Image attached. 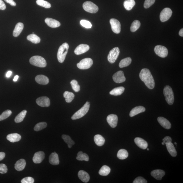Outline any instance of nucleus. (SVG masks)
Wrapping results in <instances>:
<instances>
[{"mask_svg": "<svg viewBox=\"0 0 183 183\" xmlns=\"http://www.w3.org/2000/svg\"><path fill=\"white\" fill-rule=\"evenodd\" d=\"M139 76L140 79L148 88L152 89L154 88V80L149 69L146 68L142 69L140 71Z\"/></svg>", "mask_w": 183, "mask_h": 183, "instance_id": "nucleus-1", "label": "nucleus"}, {"mask_svg": "<svg viewBox=\"0 0 183 183\" xmlns=\"http://www.w3.org/2000/svg\"><path fill=\"white\" fill-rule=\"evenodd\" d=\"M69 49V45L67 42L63 43L59 47L57 54L58 60L59 63L64 62Z\"/></svg>", "mask_w": 183, "mask_h": 183, "instance_id": "nucleus-2", "label": "nucleus"}, {"mask_svg": "<svg viewBox=\"0 0 183 183\" xmlns=\"http://www.w3.org/2000/svg\"><path fill=\"white\" fill-rule=\"evenodd\" d=\"M90 107V103L88 102H86L84 105L78 111L73 115L71 117L72 120H76L80 119L84 116L88 112Z\"/></svg>", "mask_w": 183, "mask_h": 183, "instance_id": "nucleus-3", "label": "nucleus"}, {"mask_svg": "<svg viewBox=\"0 0 183 183\" xmlns=\"http://www.w3.org/2000/svg\"><path fill=\"white\" fill-rule=\"evenodd\" d=\"M30 63L34 66L40 68H45L47 66V63L45 59L39 56H35L31 58Z\"/></svg>", "mask_w": 183, "mask_h": 183, "instance_id": "nucleus-4", "label": "nucleus"}, {"mask_svg": "<svg viewBox=\"0 0 183 183\" xmlns=\"http://www.w3.org/2000/svg\"><path fill=\"white\" fill-rule=\"evenodd\" d=\"M163 94L167 103L169 105H173L174 101V93L171 86H165L163 89Z\"/></svg>", "mask_w": 183, "mask_h": 183, "instance_id": "nucleus-5", "label": "nucleus"}, {"mask_svg": "<svg viewBox=\"0 0 183 183\" xmlns=\"http://www.w3.org/2000/svg\"><path fill=\"white\" fill-rule=\"evenodd\" d=\"M83 7L85 11L91 13H97L99 9L97 5L90 1L84 2L83 4Z\"/></svg>", "mask_w": 183, "mask_h": 183, "instance_id": "nucleus-6", "label": "nucleus"}, {"mask_svg": "<svg viewBox=\"0 0 183 183\" xmlns=\"http://www.w3.org/2000/svg\"><path fill=\"white\" fill-rule=\"evenodd\" d=\"M93 64V61L90 58H86L82 60L77 65L79 69L81 70H86L89 69Z\"/></svg>", "mask_w": 183, "mask_h": 183, "instance_id": "nucleus-7", "label": "nucleus"}, {"mask_svg": "<svg viewBox=\"0 0 183 183\" xmlns=\"http://www.w3.org/2000/svg\"><path fill=\"white\" fill-rule=\"evenodd\" d=\"M120 50L118 47L113 48L109 52L107 56L108 61L111 63H113L115 62L119 56Z\"/></svg>", "mask_w": 183, "mask_h": 183, "instance_id": "nucleus-8", "label": "nucleus"}, {"mask_svg": "<svg viewBox=\"0 0 183 183\" xmlns=\"http://www.w3.org/2000/svg\"><path fill=\"white\" fill-rule=\"evenodd\" d=\"M172 14V11L171 9L166 7L163 9L160 15V19L161 22H164L168 20Z\"/></svg>", "mask_w": 183, "mask_h": 183, "instance_id": "nucleus-9", "label": "nucleus"}, {"mask_svg": "<svg viewBox=\"0 0 183 183\" xmlns=\"http://www.w3.org/2000/svg\"><path fill=\"white\" fill-rule=\"evenodd\" d=\"M154 51L156 55L162 58L166 57L168 55V50L163 46H156L154 48Z\"/></svg>", "mask_w": 183, "mask_h": 183, "instance_id": "nucleus-10", "label": "nucleus"}, {"mask_svg": "<svg viewBox=\"0 0 183 183\" xmlns=\"http://www.w3.org/2000/svg\"><path fill=\"white\" fill-rule=\"evenodd\" d=\"M112 30L115 33L119 34L121 31V24L120 22L116 19L112 18L110 21Z\"/></svg>", "mask_w": 183, "mask_h": 183, "instance_id": "nucleus-11", "label": "nucleus"}, {"mask_svg": "<svg viewBox=\"0 0 183 183\" xmlns=\"http://www.w3.org/2000/svg\"><path fill=\"white\" fill-rule=\"evenodd\" d=\"M113 79L114 82L117 83H121L126 80L124 73L122 71H118L115 73L113 76Z\"/></svg>", "mask_w": 183, "mask_h": 183, "instance_id": "nucleus-12", "label": "nucleus"}, {"mask_svg": "<svg viewBox=\"0 0 183 183\" xmlns=\"http://www.w3.org/2000/svg\"><path fill=\"white\" fill-rule=\"evenodd\" d=\"M36 103L38 105L43 107H49L50 104L49 98L46 96L38 98L36 100Z\"/></svg>", "mask_w": 183, "mask_h": 183, "instance_id": "nucleus-13", "label": "nucleus"}, {"mask_svg": "<svg viewBox=\"0 0 183 183\" xmlns=\"http://www.w3.org/2000/svg\"><path fill=\"white\" fill-rule=\"evenodd\" d=\"M107 120L112 128H115L117 126L118 118L116 115L112 114L108 116Z\"/></svg>", "mask_w": 183, "mask_h": 183, "instance_id": "nucleus-14", "label": "nucleus"}, {"mask_svg": "<svg viewBox=\"0 0 183 183\" xmlns=\"http://www.w3.org/2000/svg\"><path fill=\"white\" fill-rule=\"evenodd\" d=\"M90 49L89 46L86 44H80L75 50L74 53L76 55H79L86 53Z\"/></svg>", "mask_w": 183, "mask_h": 183, "instance_id": "nucleus-15", "label": "nucleus"}, {"mask_svg": "<svg viewBox=\"0 0 183 183\" xmlns=\"http://www.w3.org/2000/svg\"><path fill=\"white\" fill-rule=\"evenodd\" d=\"M45 158V154L43 152H37L34 154L33 161L35 163H41Z\"/></svg>", "mask_w": 183, "mask_h": 183, "instance_id": "nucleus-16", "label": "nucleus"}, {"mask_svg": "<svg viewBox=\"0 0 183 183\" xmlns=\"http://www.w3.org/2000/svg\"><path fill=\"white\" fill-rule=\"evenodd\" d=\"M134 142L137 146L141 149L145 150L147 149L148 146L147 142L143 139L136 137L134 139Z\"/></svg>", "mask_w": 183, "mask_h": 183, "instance_id": "nucleus-17", "label": "nucleus"}, {"mask_svg": "<svg viewBox=\"0 0 183 183\" xmlns=\"http://www.w3.org/2000/svg\"><path fill=\"white\" fill-rule=\"evenodd\" d=\"M45 22L48 26L52 28H56L61 26V23L59 21L51 18H46Z\"/></svg>", "mask_w": 183, "mask_h": 183, "instance_id": "nucleus-18", "label": "nucleus"}, {"mask_svg": "<svg viewBox=\"0 0 183 183\" xmlns=\"http://www.w3.org/2000/svg\"><path fill=\"white\" fill-rule=\"evenodd\" d=\"M157 120L159 124L163 128L166 129H169L171 128V123L167 119L164 118L163 117H158Z\"/></svg>", "mask_w": 183, "mask_h": 183, "instance_id": "nucleus-19", "label": "nucleus"}, {"mask_svg": "<svg viewBox=\"0 0 183 183\" xmlns=\"http://www.w3.org/2000/svg\"><path fill=\"white\" fill-rule=\"evenodd\" d=\"M165 171L161 169H156L151 172L152 176L157 180H161L163 177L165 176Z\"/></svg>", "mask_w": 183, "mask_h": 183, "instance_id": "nucleus-20", "label": "nucleus"}, {"mask_svg": "<svg viewBox=\"0 0 183 183\" xmlns=\"http://www.w3.org/2000/svg\"><path fill=\"white\" fill-rule=\"evenodd\" d=\"M78 178L82 182L87 183L89 182L90 177L88 173L83 170L79 171L78 174Z\"/></svg>", "mask_w": 183, "mask_h": 183, "instance_id": "nucleus-21", "label": "nucleus"}, {"mask_svg": "<svg viewBox=\"0 0 183 183\" xmlns=\"http://www.w3.org/2000/svg\"><path fill=\"white\" fill-rule=\"evenodd\" d=\"M35 80L38 84L42 85H46L49 83V79L44 75H38L36 77Z\"/></svg>", "mask_w": 183, "mask_h": 183, "instance_id": "nucleus-22", "label": "nucleus"}, {"mask_svg": "<svg viewBox=\"0 0 183 183\" xmlns=\"http://www.w3.org/2000/svg\"><path fill=\"white\" fill-rule=\"evenodd\" d=\"M146 109L144 107L142 106H139L134 108L131 111L130 113V116L131 117L135 116L140 113H142L145 112Z\"/></svg>", "mask_w": 183, "mask_h": 183, "instance_id": "nucleus-23", "label": "nucleus"}, {"mask_svg": "<svg viewBox=\"0 0 183 183\" xmlns=\"http://www.w3.org/2000/svg\"><path fill=\"white\" fill-rule=\"evenodd\" d=\"M50 163L53 165H59V156L55 152L51 154L49 158Z\"/></svg>", "mask_w": 183, "mask_h": 183, "instance_id": "nucleus-24", "label": "nucleus"}, {"mask_svg": "<svg viewBox=\"0 0 183 183\" xmlns=\"http://www.w3.org/2000/svg\"><path fill=\"white\" fill-rule=\"evenodd\" d=\"M26 163L24 159H22L17 161L15 165V168L18 171H22L26 167Z\"/></svg>", "mask_w": 183, "mask_h": 183, "instance_id": "nucleus-25", "label": "nucleus"}, {"mask_svg": "<svg viewBox=\"0 0 183 183\" xmlns=\"http://www.w3.org/2000/svg\"><path fill=\"white\" fill-rule=\"evenodd\" d=\"M24 24L22 23H17L15 26L14 29L13 31V35L15 37H18L22 31L24 29Z\"/></svg>", "mask_w": 183, "mask_h": 183, "instance_id": "nucleus-26", "label": "nucleus"}, {"mask_svg": "<svg viewBox=\"0 0 183 183\" xmlns=\"http://www.w3.org/2000/svg\"><path fill=\"white\" fill-rule=\"evenodd\" d=\"M21 136L20 135L17 133L11 134L7 135V139L11 142H14L20 141L21 139Z\"/></svg>", "mask_w": 183, "mask_h": 183, "instance_id": "nucleus-27", "label": "nucleus"}, {"mask_svg": "<svg viewBox=\"0 0 183 183\" xmlns=\"http://www.w3.org/2000/svg\"><path fill=\"white\" fill-rule=\"evenodd\" d=\"M167 151H168L170 155L173 157H176L177 155V152L174 147V144L172 142H169L166 144Z\"/></svg>", "mask_w": 183, "mask_h": 183, "instance_id": "nucleus-28", "label": "nucleus"}, {"mask_svg": "<svg viewBox=\"0 0 183 183\" xmlns=\"http://www.w3.org/2000/svg\"><path fill=\"white\" fill-rule=\"evenodd\" d=\"M94 140L96 145L101 146L105 143V140L103 137L99 134L96 135L94 136Z\"/></svg>", "mask_w": 183, "mask_h": 183, "instance_id": "nucleus-29", "label": "nucleus"}, {"mask_svg": "<svg viewBox=\"0 0 183 183\" xmlns=\"http://www.w3.org/2000/svg\"><path fill=\"white\" fill-rule=\"evenodd\" d=\"M125 88L123 86L116 88L110 92V94L114 96L120 95L124 91Z\"/></svg>", "mask_w": 183, "mask_h": 183, "instance_id": "nucleus-30", "label": "nucleus"}, {"mask_svg": "<svg viewBox=\"0 0 183 183\" xmlns=\"http://www.w3.org/2000/svg\"><path fill=\"white\" fill-rule=\"evenodd\" d=\"M135 5V2L134 0H126L124 3V8L128 11L132 10Z\"/></svg>", "mask_w": 183, "mask_h": 183, "instance_id": "nucleus-31", "label": "nucleus"}, {"mask_svg": "<svg viewBox=\"0 0 183 183\" xmlns=\"http://www.w3.org/2000/svg\"><path fill=\"white\" fill-rule=\"evenodd\" d=\"M111 172V169L110 167L104 165L101 167L99 172V175L103 176H107Z\"/></svg>", "mask_w": 183, "mask_h": 183, "instance_id": "nucleus-32", "label": "nucleus"}, {"mask_svg": "<svg viewBox=\"0 0 183 183\" xmlns=\"http://www.w3.org/2000/svg\"><path fill=\"white\" fill-rule=\"evenodd\" d=\"M76 159L80 161H89V158L87 154L83 153L82 151L78 152L77 154Z\"/></svg>", "mask_w": 183, "mask_h": 183, "instance_id": "nucleus-33", "label": "nucleus"}, {"mask_svg": "<svg viewBox=\"0 0 183 183\" xmlns=\"http://www.w3.org/2000/svg\"><path fill=\"white\" fill-rule=\"evenodd\" d=\"M132 62V59L130 57L126 58L121 60L119 63V67L120 68H124L129 66Z\"/></svg>", "mask_w": 183, "mask_h": 183, "instance_id": "nucleus-34", "label": "nucleus"}, {"mask_svg": "<svg viewBox=\"0 0 183 183\" xmlns=\"http://www.w3.org/2000/svg\"><path fill=\"white\" fill-rule=\"evenodd\" d=\"M128 153L126 150L121 149L119 150L117 154V157L119 159L124 160L128 156Z\"/></svg>", "mask_w": 183, "mask_h": 183, "instance_id": "nucleus-35", "label": "nucleus"}, {"mask_svg": "<svg viewBox=\"0 0 183 183\" xmlns=\"http://www.w3.org/2000/svg\"><path fill=\"white\" fill-rule=\"evenodd\" d=\"M62 138L65 143L68 144L69 148H72V146L74 145L75 142L71 139L70 136L66 135H63L62 136Z\"/></svg>", "mask_w": 183, "mask_h": 183, "instance_id": "nucleus-36", "label": "nucleus"}, {"mask_svg": "<svg viewBox=\"0 0 183 183\" xmlns=\"http://www.w3.org/2000/svg\"><path fill=\"white\" fill-rule=\"evenodd\" d=\"M63 97L65 98L67 103H70L74 99L75 95L72 92L65 91L63 93Z\"/></svg>", "mask_w": 183, "mask_h": 183, "instance_id": "nucleus-37", "label": "nucleus"}, {"mask_svg": "<svg viewBox=\"0 0 183 183\" xmlns=\"http://www.w3.org/2000/svg\"><path fill=\"white\" fill-rule=\"evenodd\" d=\"M27 113V111L26 110H24L21 112L15 117L14 120L15 122L16 123L22 122L25 117Z\"/></svg>", "mask_w": 183, "mask_h": 183, "instance_id": "nucleus-38", "label": "nucleus"}, {"mask_svg": "<svg viewBox=\"0 0 183 183\" xmlns=\"http://www.w3.org/2000/svg\"><path fill=\"white\" fill-rule=\"evenodd\" d=\"M27 39L32 43L35 44L39 43L40 41V38L34 34L28 35L27 37Z\"/></svg>", "mask_w": 183, "mask_h": 183, "instance_id": "nucleus-39", "label": "nucleus"}, {"mask_svg": "<svg viewBox=\"0 0 183 183\" xmlns=\"http://www.w3.org/2000/svg\"><path fill=\"white\" fill-rule=\"evenodd\" d=\"M141 25V24L139 21L135 20L132 23L131 25L130 30L131 31L135 32L138 29Z\"/></svg>", "mask_w": 183, "mask_h": 183, "instance_id": "nucleus-40", "label": "nucleus"}, {"mask_svg": "<svg viewBox=\"0 0 183 183\" xmlns=\"http://www.w3.org/2000/svg\"><path fill=\"white\" fill-rule=\"evenodd\" d=\"M36 3L38 5L46 8H50L51 7V4L44 0H37Z\"/></svg>", "mask_w": 183, "mask_h": 183, "instance_id": "nucleus-41", "label": "nucleus"}, {"mask_svg": "<svg viewBox=\"0 0 183 183\" xmlns=\"http://www.w3.org/2000/svg\"><path fill=\"white\" fill-rule=\"evenodd\" d=\"M47 124L46 122H41L37 124L34 128V130L36 131H38L44 129L47 127Z\"/></svg>", "mask_w": 183, "mask_h": 183, "instance_id": "nucleus-42", "label": "nucleus"}, {"mask_svg": "<svg viewBox=\"0 0 183 183\" xmlns=\"http://www.w3.org/2000/svg\"><path fill=\"white\" fill-rule=\"evenodd\" d=\"M71 84L72 86L73 90L76 92H78L80 90V86L78 84V82L76 80L71 81Z\"/></svg>", "mask_w": 183, "mask_h": 183, "instance_id": "nucleus-43", "label": "nucleus"}, {"mask_svg": "<svg viewBox=\"0 0 183 183\" xmlns=\"http://www.w3.org/2000/svg\"><path fill=\"white\" fill-rule=\"evenodd\" d=\"M12 113V112L10 110H7L3 112L0 115V121L5 120L8 118L11 115Z\"/></svg>", "mask_w": 183, "mask_h": 183, "instance_id": "nucleus-44", "label": "nucleus"}, {"mask_svg": "<svg viewBox=\"0 0 183 183\" xmlns=\"http://www.w3.org/2000/svg\"><path fill=\"white\" fill-rule=\"evenodd\" d=\"M80 24L84 27L87 29L91 28L92 27V24L89 21L85 20H82L80 21Z\"/></svg>", "mask_w": 183, "mask_h": 183, "instance_id": "nucleus-45", "label": "nucleus"}, {"mask_svg": "<svg viewBox=\"0 0 183 183\" xmlns=\"http://www.w3.org/2000/svg\"><path fill=\"white\" fill-rule=\"evenodd\" d=\"M155 0H145L144 3V7L146 9L149 8L155 3Z\"/></svg>", "mask_w": 183, "mask_h": 183, "instance_id": "nucleus-46", "label": "nucleus"}, {"mask_svg": "<svg viewBox=\"0 0 183 183\" xmlns=\"http://www.w3.org/2000/svg\"><path fill=\"white\" fill-rule=\"evenodd\" d=\"M34 182V178L31 177H26L21 180V182L22 183H33Z\"/></svg>", "mask_w": 183, "mask_h": 183, "instance_id": "nucleus-47", "label": "nucleus"}, {"mask_svg": "<svg viewBox=\"0 0 183 183\" xmlns=\"http://www.w3.org/2000/svg\"><path fill=\"white\" fill-rule=\"evenodd\" d=\"M7 167L4 164H0V173L2 174H5L7 172Z\"/></svg>", "mask_w": 183, "mask_h": 183, "instance_id": "nucleus-48", "label": "nucleus"}, {"mask_svg": "<svg viewBox=\"0 0 183 183\" xmlns=\"http://www.w3.org/2000/svg\"><path fill=\"white\" fill-rule=\"evenodd\" d=\"M133 183H146L147 181L142 177H138L134 180Z\"/></svg>", "mask_w": 183, "mask_h": 183, "instance_id": "nucleus-49", "label": "nucleus"}, {"mask_svg": "<svg viewBox=\"0 0 183 183\" xmlns=\"http://www.w3.org/2000/svg\"><path fill=\"white\" fill-rule=\"evenodd\" d=\"M163 142L165 144L169 143V142H172V139L169 136H166L163 139Z\"/></svg>", "mask_w": 183, "mask_h": 183, "instance_id": "nucleus-50", "label": "nucleus"}, {"mask_svg": "<svg viewBox=\"0 0 183 183\" xmlns=\"http://www.w3.org/2000/svg\"><path fill=\"white\" fill-rule=\"evenodd\" d=\"M6 9V5L2 0H0V10H4Z\"/></svg>", "mask_w": 183, "mask_h": 183, "instance_id": "nucleus-51", "label": "nucleus"}, {"mask_svg": "<svg viewBox=\"0 0 183 183\" xmlns=\"http://www.w3.org/2000/svg\"><path fill=\"white\" fill-rule=\"evenodd\" d=\"M4 1L7 3L10 4L12 6H15L16 5V3L13 0H4Z\"/></svg>", "mask_w": 183, "mask_h": 183, "instance_id": "nucleus-52", "label": "nucleus"}, {"mask_svg": "<svg viewBox=\"0 0 183 183\" xmlns=\"http://www.w3.org/2000/svg\"><path fill=\"white\" fill-rule=\"evenodd\" d=\"M5 157V153L3 152H0V161L3 160Z\"/></svg>", "mask_w": 183, "mask_h": 183, "instance_id": "nucleus-53", "label": "nucleus"}, {"mask_svg": "<svg viewBox=\"0 0 183 183\" xmlns=\"http://www.w3.org/2000/svg\"><path fill=\"white\" fill-rule=\"evenodd\" d=\"M12 74V72L11 71H9L7 72L6 76L7 78H9L11 76Z\"/></svg>", "mask_w": 183, "mask_h": 183, "instance_id": "nucleus-54", "label": "nucleus"}, {"mask_svg": "<svg viewBox=\"0 0 183 183\" xmlns=\"http://www.w3.org/2000/svg\"><path fill=\"white\" fill-rule=\"evenodd\" d=\"M179 35H180L181 37L183 36V29H181L180 30V31H179Z\"/></svg>", "mask_w": 183, "mask_h": 183, "instance_id": "nucleus-55", "label": "nucleus"}, {"mask_svg": "<svg viewBox=\"0 0 183 183\" xmlns=\"http://www.w3.org/2000/svg\"><path fill=\"white\" fill-rule=\"evenodd\" d=\"M19 78V76H16L14 77V79H13V81L14 82H16L18 80V79Z\"/></svg>", "mask_w": 183, "mask_h": 183, "instance_id": "nucleus-56", "label": "nucleus"}, {"mask_svg": "<svg viewBox=\"0 0 183 183\" xmlns=\"http://www.w3.org/2000/svg\"><path fill=\"white\" fill-rule=\"evenodd\" d=\"M162 144H163V145H165V144L164 143H163V142H162Z\"/></svg>", "mask_w": 183, "mask_h": 183, "instance_id": "nucleus-57", "label": "nucleus"}, {"mask_svg": "<svg viewBox=\"0 0 183 183\" xmlns=\"http://www.w3.org/2000/svg\"><path fill=\"white\" fill-rule=\"evenodd\" d=\"M175 144H176H176H177V143H176V142H175Z\"/></svg>", "mask_w": 183, "mask_h": 183, "instance_id": "nucleus-58", "label": "nucleus"}, {"mask_svg": "<svg viewBox=\"0 0 183 183\" xmlns=\"http://www.w3.org/2000/svg\"><path fill=\"white\" fill-rule=\"evenodd\" d=\"M147 150L148 151H149V149H148H148H147Z\"/></svg>", "mask_w": 183, "mask_h": 183, "instance_id": "nucleus-59", "label": "nucleus"}]
</instances>
